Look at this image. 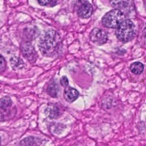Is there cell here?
Wrapping results in <instances>:
<instances>
[{
    "instance_id": "ba28073f",
    "label": "cell",
    "mask_w": 146,
    "mask_h": 146,
    "mask_svg": "<svg viewBox=\"0 0 146 146\" xmlns=\"http://www.w3.org/2000/svg\"><path fill=\"white\" fill-rule=\"evenodd\" d=\"M59 88L58 86V84L55 82L52 81L48 86L47 91L48 94L52 98H56L58 95V92L59 90Z\"/></svg>"
},
{
    "instance_id": "30bf717a",
    "label": "cell",
    "mask_w": 146,
    "mask_h": 146,
    "mask_svg": "<svg viewBox=\"0 0 146 146\" xmlns=\"http://www.w3.org/2000/svg\"><path fill=\"white\" fill-rule=\"evenodd\" d=\"M45 113L50 119H56L59 116V110L57 107H48L45 110Z\"/></svg>"
},
{
    "instance_id": "e0dca14e",
    "label": "cell",
    "mask_w": 146,
    "mask_h": 146,
    "mask_svg": "<svg viewBox=\"0 0 146 146\" xmlns=\"http://www.w3.org/2000/svg\"><path fill=\"white\" fill-rule=\"evenodd\" d=\"M60 83L62 86L64 87H67L68 85V80L66 76H63L60 79Z\"/></svg>"
},
{
    "instance_id": "2e32d148",
    "label": "cell",
    "mask_w": 146,
    "mask_h": 146,
    "mask_svg": "<svg viewBox=\"0 0 146 146\" xmlns=\"http://www.w3.org/2000/svg\"><path fill=\"white\" fill-rule=\"evenodd\" d=\"M6 68V62L3 57L0 55V73L2 72Z\"/></svg>"
},
{
    "instance_id": "8fae6325",
    "label": "cell",
    "mask_w": 146,
    "mask_h": 146,
    "mask_svg": "<svg viewBox=\"0 0 146 146\" xmlns=\"http://www.w3.org/2000/svg\"><path fill=\"white\" fill-rule=\"evenodd\" d=\"M10 64L13 69L19 70L23 67L25 63L20 58L13 56L10 59Z\"/></svg>"
},
{
    "instance_id": "3957f363",
    "label": "cell",
    "mask_w": 146,
    "mask_h": 146,
    "mask_svg": "<svg viewBox=\"0 0 146 146\" xmlns=\"http://www.w3.org/2000/svg\"><path fill=\"white\" fill-rule=\"evenodd\" d=\"M123 13L118 9L112 10L107 13L102 18V22L104 27L116 28L124 20Z\"/></svg>"
},
{
    "instance_id": "5bb4252c",
    "label": "cell",
    "mask_w": 146,
    "mask_h": 146,
    "mask_svg": "<svg viewBox=\"0 0 146 146\" xmlns=\"http://www.w3.org/2000/svg\"><path fill=\"white\" fill-rule=\"evenodd\" d=\"M36 139L33 136H29L23 139L21 142V146H36Z\"/></svg>"
},
{
    "instance_id": "7c38bea8",
    "label": "cell",
    "mask_w": 146,
    "mask_h": 146,
    "mask_svg": "<svg viewBox=\"0 0 146 146\" xmlns=\"http://www.w3.org/2000/svg\"><path fill=\"white\" fill-rule=\"evenodd\" d=\"M110 2L113 7L120 10L125 8L128 5L127 0H110Z\"/></svg>"
},
{
    "instance_id": "52a82bcc",
    "label": "cell",
    "mask_w": 146,
    "mask_h": 146,
    "mask_svg": "<svg viewBox=\"0 0 146 146\" xmlns=\"http://www.w3.org/2000/svg\"><path fill=\"white\" fill-rule=\"evenodd\" d=\"M79 95L78 91L71 87L67 86L64 91V98L68 103H72L77 99Z\"/></svg>"
},
{
    "instance_id": "8992f818",
    "label": "cell",
    "mask_w": 146,
    "mask_h": 146,
    "mask_svg": "<svg viewBox=\"0 0 146 146\" xmlns=\"http://www.w3.org/2000/svg\"><path fill=\"white\" fill-rule=\"evenodd\" d=\"M21 49L23 56L30 62H34L36 60V53L34 47L30 43H23L21 45Z\"/></svg>"
},
{
    "instance_id": "9a60e30c",
    "label": "cell",
    "mask_w": 146,
    "mask_h": 146,
    "mask_svg": "<svg viewBox=\"0 0 146 146\" xmlns=\"http://www.w3.org/2000/svg\"><path fill=\"white\" fill-rule=\"evenodd\" d=\"M57 0H38V2L42 6H52L55 5Z\"/></svg>"
},
{
    "instance_id": "277c9868",
    "label": "cell",
    "mask_w": 146,
    "mask_h": 146,
    "mask_svg": "<svg viewBox=\"0 0 146 146\" xmlns=\"http://www.w3.org/2000/svg\"><path fill=\"white\" fill-rule=\"evenodd\" d=\"M92 5L86 0H79L76 3V11L81 18H88L93 13Z\"/></svg>"
},
{
    "instance_id": "4fadbf2b",
    "label": "cell",
    "mask_w": 146,
    "mask_h": 146,
    "mask_svg": "<svg viewBox=\"0 0 146 146\" xmlns=\"http://www.w3.org/2000/svg\"><path fill=\"white\" fill-rule=\"evenodd\" d=\"M12 104V100L9 97L3 98L0 99V109H10Z\"/></svg>"
},
{
    "instance_id": "7a4b0ae2",
    "label": "cell",
    "mask_w": 146,
    "mask_h": 146,
    "mask_svg": "<svg viewBox=\"0 0 146 146\" xmlns=\"http://www.w3.org/2000/svg\"><path fill=\"white\" fill-rule=\"evenodd\" d=\"M135 34V26L129 19L123 20L116 27L115 35L119 40L123 43L131 41Z\"/></svg>"
},
{
    "instance_id": "6da1fadb",
    "label": "cell",
    "mask_w": 146,
    "mask_h": 146,
    "mask_svg": "<svg viewBox=\"0 0 146 146\" xmlns=\"http://www.w3.org/2000/svg\"><path fill=\"white\" fill-rule=\"evenodd\" d=\"M62 47V40L59 34L52 29L46 30L41 35L38 47L43 55L52 57L56 55Z\"/></svg>"
},
{
    "instance_id": "9c48e42d",
    "label": "cell",
    "mask_w": 146,
    "mask_h": 146,
    "mask_svg": "<svg viewBox=\"0 0 146 146\" xmlns=\"http://www.w3.org/2000/svg\"><path fill=\"white\" fill-rule=\"evenodd\" d=\"M129 69L133 74L135 75H140L143 72L144 65L140 62H136L130 65Z\"/></svg>"
},
{
    "instance_id": "ac0fdd59",
    "label": "cell",
    "mask_w": 146,
    "mask_h": 146,
    "mask_svg": "<svg viewBox=\"0 0 146 146\" xmlns=\"http://www.w3.org/2000/svg\"><path fill=\"white\" fill-rule=\"evenodd\" d=\"M1 137H0V144H1Z\"/></svg>"
},
{
    "instance_id": "5b68a950",
    "label": "cell",
    "mask_w": 146,
    "mask_h": 146,
    "mask_svg": "<svg viewBox=\"0 0 146 146\" xmlns=\"http://www.w3.org/2000/svg\"><path fill=\"white\" fill-rule=\"evenodd\" d=\"M90 39L96 44L100 46L105 44L108 39L107 34L102 29L94 28L90 34Z\"/></svg>"
}]
</instances>
